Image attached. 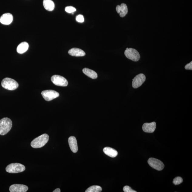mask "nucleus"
Segmentation results:
<instances>
[{
  "instance_id": "obj_11",
  "label": "nucleus",
  "mask_w": 192,
  "mask_h": 192,
  "mask_svg": "<svg viewBox=\"0 0 192 192\" xmlns=\"http://www.w3.org/2000/svg\"><path fill=\"white\" fill-rule=\"evenodd\" d=\"M13 20V16L11 14H4L0 18V22L2 24L8 25L12 23Z\"/></svg>"
},
{
  "instance_id": "obj_7",
  "label": "nucleus",
  "mask_w": 192,
  "mask_h": 192,
  "mask_svg": "<svg viewBox=\"0 0 192 192\" xmlns=\"http://www.w3.org/2000/svg\"><path fill=\"white\" fill-rule=\"evenodd\" d=\"M148 163L150 166L156 170L160 171L164 169V165L160 160L154 158H150L148 160Z\"/></svg>"
},
{
  "instance_id": "obj_26",
  "label": "nucleus",
  "mask_w": 192,
  "mask_h": 192,
  "mask_svg": "<svg viewBox=\"0 0 192 192\" xmlns=\"http://www.w3.org/2000/svg\"><path fill=\"white\" fill-rule=\"evenodd\" d=\"M61 190L59 188H57L55 189V190L53 191V192H60Z\"/></svg>"
},
{
  "instance_id": "obj_15",
  "label": "nucleus",
  "mask_w": 192,
  "mask_h": 192,
  "mask_svg": "<svg viewBox=\"0 0 192 192\" xmlns=\"http://www.w3.org/2000/svg\"><path fill=\"white\" fill-rule=\"evenodd\" d=\"M69 53L72 56L75 57H82L86 55V53L83 50L77 48L70 49L69 51Z\"/></svg>"
},
{
  "instance_id": "obj_12",
  "label": "nucleus",
  "mask_w": 192,
  "mask_h": 192,
  "mask_svg": "<svg viewBox=\"0 0 192 192\" xmlns=\"http://www.w3.org/2000/svg\"><path fill=\"white\" fill-rule=\"evenodd\" d=\"M156 127V123L155 122L150 123H144L142 126L143 131L147 133H153Z\"/></svg>"
},
{
  "instance_id": "obj_3",
  "label": "nucleus",
  "mask_w": 192,
  "mask_h": 192,
  "mask_svg": "<svg viewBox=\"0 0 192 192\" xmlns=\"http://www.w3.org/2000/svg\"><path fill=\"white\" fill-rule=\"evenodd\" d=\"M1 85L3 88L9 90H15L19 86L18 83L15 80L9 78H4L2 80Z\"/></svg>"
},
{
  "instance_id": "obj_24",
  "label": "nucleus",
  "mask_w": 192,
  "mask_h": 192,
  "mask_svg": "<svg viewBox=\"0 0 192 192\" xmlns=\"http://www.w3.org/2000/svg\"><path fill=\"white\" fill-rule=\"evenodd\" d=\"M123 190L125 192H136V191L132 189L131 187L128 186H126L123 188Z\"/></svg>"
},
{
  "instance_id": "obj_22",
  "label": "nucleus",
  "mask_w": 192,
  "mask_h": 192,
  "mask_svg": "<svg viewBox=\"0 0 192 192\" xmlns=\"http://www.w3.org/2000/svg\"><path fill=\"white\" fill-rule=\"evenodd\" d=\"M183 181V179L180 177H177L173 180V183L175 185L180 184Z\"/></svg>"
},
{
  "instance_id": "obj_1",
  "label": "nucleus",
  "mask_w": 192,
  "mask_h": 192,
  "mask_svg": "<svg viewBox=\"0 0 192 192\" xmlns=\"http://www.w3.org/2000/svg\"><path fill=\"white\" fill-rule=\"evenodd\" d=\"M49 136L45 133L34 139L31 142V146L34 148H40L44 146L49 140Z\"/></svg>"
},
{
  "instance_id": "obj_8",
  "label": "nucleus",
  "mask_w": 192,
  "mask_h": 192,
  "mask_svg": "<svg viewBox=\"0 0 192 192\" xmlns=\"http://www.w3.org/2000/svg\"><path fill=\"white\" fill-rule=\"evenodd\" d=\"M51 80L53 84L57 86H68L67 80L62 76L57 75L53 76L51 78Z\"/></svg>"
},
{
  "instance_id": "obj_23",
  "label": "nucleus",
  "mask_w": 192,
  "mask_h": 192,
  "mask_svg": "<svg viewBox=\"0 0 192 192\" xmlns=\"http://www.w3.org/2000/svg\"><path fill=\"white\" fill-rule=\"evenodd\" d=\"M76 20L77 22H80V23L84 22V19L83 16L82 15H77L76 18Z\"/></svg>"
},
{
  "instance_id": "obj_18",
  "label": "nucleus",
  "mask_w": 192,
  "mask_h": 192,
  "mask_svg": "<svg viewBox=\"0 0 192 192\" xmlns=\"http://www.w3.org/2000/svg\"><path fill=\"white\" fill-rule=\"evenodd\" d=\"M29 45L27 42H22L18 45L17 48L18 53L20 54H22L28 50Z\"/></svg>"
},
{
  "instance_id": "obj_16",
  "label": "nucleus",
  "mask_w": 192,
  "mask_h": 192,
  "mask_svg": "<svg viewBox=\"0 0 192 192\" xmlns=\"http://www.w3.org/2000/svg\"><path fill=\"white\" fill-rule=\"evenodd\" d=\"M103 152L106 155L112 158L115 157L118 154V152L117 150L114 149L109 147L104 148L103 149Z\"/></svg>"
},
{
  "instance_id": "obj_10",
  "label": "nucleus",
  "mask_w": 192,
  "mask_h": 192,
  "mask_svg": "<svg viewBox=\"0 0 192 192\" xmlns=\"http://www.w3.org/2000/svg\"><path fill=\"white\" fill-rule=\"evenodd\" d=\"M28 190V187L27 186L22 184H13L9 187L10 192H26Z\"/></svg>"
},
{
  "instance_id": "obj_20",
  "label": "nucleus",
  "mask_w": 192,
  "mask_h": 192,
  "mask_svg": "<svg viewBox=\"0 0 192 192\" xmlns=\"http://www.w3.org/2000/svg\"><path fill=\"white\" fill-rule=\"evenodd\" d=\"M102 187L98 185H93L89 187L86 192H100L102 191Z\"/></svg>"
},
{
  "instance_id": "obj_5",
  "label": "nucleus",
  "mask_w": 192,
  "mask_h": 192,
  "mask_svg": "<svg viewBox=\"0 0 192 192\" xmlns=\"http://www.w3.org/2000/svg\"><path fill=\"white\" fill-rule=\"evenodd\" d=\"M124 53L127 59L133 61L137 62L139 61L140 59V53L134 49L126 48Z\"/></svg>"
},
{
  "instance_id": "obj_13",
  "label": "nucleus",
  "mask_w": 192,
  "mask_h": 192,
  "mask_svg": "<svg viewBox=\"0 0 192 192\" xmlns=\"http://www.w3.org/2000/svg\"><path fill=\"white\" fill-rule=\"evenodd\" d=\"M69 143L70 149L74 153H76L78 150L77 141L74 136H71L69 138Z\"/></svg>"
},
{
  "instance_id": "obj_25",
  "label": "nucleus",
  "mask_w": 192,
  "mask_h": 192,
  "mask_svg": "<svg viewBox=\"0 0 192 192\" xmlns=\"http://www.w3.org/2000/svg\"><path fill=\"white\" fill-rule=\"evenodd\" d=\"M185 69L187 70H192V62L191 61L189 63L187 64V65L185 66Z\"/></svg>"
},
{
  "instance_id": "obj_17",
  "label": "nucleus",
  "mask_w": 192,
  "mask_h": 192,
  "mask_svg": "<svg viewBox=\"0 0 192 192\" xmlns=\"http://www.w3.org/2000/svg\"><path fill=\"white\" fill-rule=\"evenodd\" d=\"M43 5L46 10L49 11H52L54 10L55 4L52 0H44Z\"/></svg>"
},
{
  "instance_id": "obj_19",
  "label": "nucleus",
  "mask_w": 192,
  "mask_h": 192,
  "mask_svg": "<svg viewBox=\"0 0 192 192\" xmlns=\"http://www.w3.org/2000/svg\"><path fill=\"white\" fill-rule=\"evenodd\" d=\"M83 72L86 76L93 79H96L98 77L97 74L96 72L88 68H84L83 69Z\"/></svg>"
},
{
  "instance_id": "obj_6",
  "label": "nucleus",
  "mask_w": 192,
  "mask_h": 192,
  "mask_svg": "<svg viewBox=\"0 0 192 192\" xmlns=\"http://www.w3.org/2000/svg\"><path fill=\"white\" fill-rule=\"evenodd\" d=\"M43 97L47 101H50L59 96L58 92L54 90H45L41 92Z\"/></svg>"
},
{
  "instance_id": "obj_14",
  "label": "nucleus",
  "mask_w": 192,
  "mask_h": 192,
  "mask_svg": "<svg viewBox=\"0 0 192 192\" xmlns=\"http://www.w3.org/2000/svg\"><path fill=\"white\" fill-rule=\"evenodd\" d=\"M117 13L120 14L121 17H124L128 13V10L127 7L125 4H121V5H118L116 7Z\"/></svg>"
},
{
  "instance_id": "obj_21",
  "label": "nucleus",
  "mask_w": 192,
  "mask_h": 192,
  "mask_svg": "<svg viewBox=\"0 0 192 192\" xmlns=\"http://www.w3.org/2000/svg\"><path fill=\"white\" fill-rule=\"evenodd\" d=\"M65 11L69 13H72L73 14V13L76 11V8L72 6H68L66 7L65 9Z\"/></svg>"
},
{
  "instance_id": "obj_9",
  "label": "nucleus",
  "mask_w": 192,
  "mask_h": 192,
  "mask_svg": "<svg viewBox=\"0 0 192 192\" xmlns=\"http://www.w3.org/2000/svg\"><path fill=\"white\" fill-rule=\"evenodd\" d=\"M146 77L143 74H140L136 76L133 79L132 85L134 88H137L142 86L145 81Z\"/></svg>"
},
{
  "instance_id": "obj_2",
  "label": "nucleus",
  "mask_w": 192,
  "mask_h": 192,
  "mask_svg": "<svg viewBox=\"0 0 192 192\" xmlns=\"http://www.w3.org/2000/svg\"><path fill=\"white\" fill-rule=\"evenodd\" d=\"M12 122L10 119L5 117L0 120V135H5L11 130Z\"/></svg>"
},
{
  "instance_id": "obj_4",
  "label": "nucleus",
  "mask_w": 192,
  "mask_h": 192,
  "mask_svg": "<svg viewBox=\"0 0 192 192\" xmlns=\"http://www.w3.org/2000/svg\"><path fill=\"white\" fill-rule=\"evenodd\" d=\"M25 167L21 164L13 163L8 165L6 168V172L10 173H18L24 172Z\"/></svg>"
}]
</instances>
